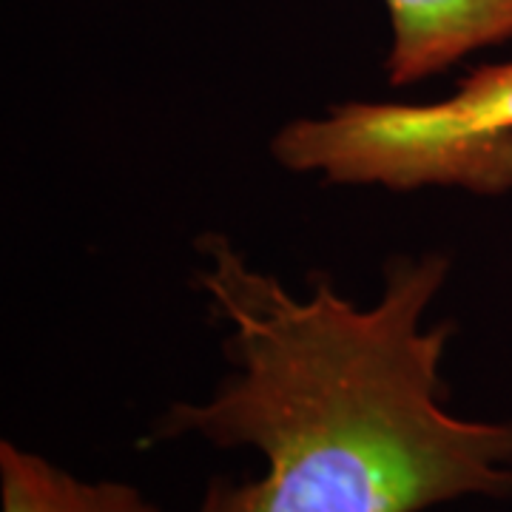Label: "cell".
I'll list each match as a JSON object with an SVG mask.
<instances>
[{
    "label": "cell",
    "instance_id": "cell-3",
    "mask_svg": "<svg viewBox=\"0 0 512 512\" xmlns=\"http://www.w3.org/2000/svg\"><path fill=\"white\" fill-rule=\"evenodd\" d=\"M393 23L390 86H413L512 37V0H384Z\"/></svg>",
    "mask_w": 512,
    "mask_h": 512
},
{
    "label": "cell",
    "instance_id": "cell-4",
    "mask_svg": "<svg viewBox=\"0 0 512 512\" xmlns=\"http://www.w3.org/2000/svg\"><path fill=\"white\" fill-rule=\"evenodd\" d=\"M0 512H163L123 481H86L15 441H0Z\"/></svg>",
    "mask_w": 512,
    "mask_h": 512
},
{
    "label": "cell",
    "instance_id": "cell-2",
    "mask_svg": "<svg viewBox=\"0 0 512 512\" xmlns=\"http://www.w3.org/2000/svg\"><path fill=\"white\" fill-rule=\"evenodd\" d=\"M274 157L328 183L387 191L461 188L481 197L512 191V60L478 66L441 103L330 106L274 137Z\"/></svg>",
    "mask_w": 512,
    "mask_h": 512
},
{
    "label": "cell",
    "instance_id": "cell-1",
    "mask_svg": "<svg viewBox=\"0 0 512 512\" xmlns=\"http://www.w3.org/2000/svg\"><path fill=\"white\" fill-rule=\"evenodd\" d=\"M197 285L228 325L231 373L205 402H177L154 441L251 447L265 470L214 478L194 512H424L512 498V419L447 410L441 359L456 322L421 328L447 282L444 254L396 256L384 296L356 308L328 276L299 299L220 234Z\"/></svg>",
    "mask_w": 512,
    "mask_h": 512
}]
</instances>
